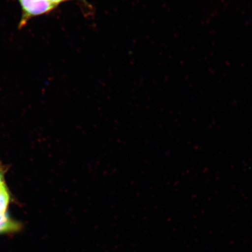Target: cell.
Segmentation results:
<instances>
[{
	"mask_svg": "<svg viewBox=\"0 0 252 252\" xmlns=\"http://www.w3.org/2000/svg\"><path fill=\"white\" fill-rule=\"evenodd\" d=\"M19 1L23 11L21 26H24L31 18L46 14L56 7L48 0H19Z\"/></svg>",
	"mask_w": 252,
	"mask_h": 252,
	"instance_id": "cell-1",
	"label": "cell"
},
{
	"mask_svg": "<svg viewBox=\"0 0 252 252\" xmlns=\"http://www.w3.org/2000/svg\"><path fill=\"white\" fill-rule=\"evenodd\" d=\"M20 228V223L9 218L8 214L0 213V234L18 231Z\"/></svg>",
	"mask_w": 252,
	"mask_h": 252,
	"instance_id": "cell-2",
	"label": "cell"
},
{
	"mask_svg": "<svg viewBox=\"0 0 252 252\" xmlns=\"http://www.w3.org/2000/svg\"><path fill=\"white\" fill-rule=\"evenodd\" d=\"M9 195L6 186L0 189V213H5L8 206Z\"/></svg>",
	"mask_w": 252,
	"mask_h": 252,
	"instance_id": "cell-3",
	"label": "cell"
},
{
	"mask_svg": "<svg viewBox=\"0 0 252 252\" xmlns=\"http://www.w3.org/2000/svg\"><path fill=\"white\" fill-rule=\"evenodd\" d=\"M5 186V184L4 179V174H3V173L0 171V189H2L3 187H4Z\"/></svg>",
	"mask_w": 252,
	"mask_h": 252,
	"instance_id": "cell-4",
	"label": "cell"
},
{
	"mask_svg": "<svg viewBox=\"0 0 252 252\" xmlns=\"http://www.w3.org/2000/svg\"><path fill=\"white\" fill-rule=\"evenodd\" d=\"M48 1L52 3L53 5L56 7L57 5L61 4V3L66 1V0H48Z\"/></svg>",
	"mask_w": 252,
	"mask_h": 252,
	"instance_id": "cell-5",
	"label": "cell"
}]
</instances>
